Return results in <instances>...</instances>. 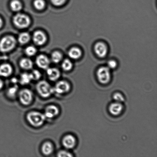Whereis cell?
<instances>
[{"label": "cell", "instance_id": "cell-1", "mask_svg": "<svg viewBox=\"0 0 157 157\" xmlns=\"http://www.w3.org/2000/svg\"><path fill=\"white\" fill-rule=\"evenodd\" d=\"M46 118L44 114L36 111L29 112L27 116V121L31 125L36 127L42 125Z\"/></svg>", "mask_w": 157, "mask_h": 157}, {"label": "cell", "instance_id": "cell-2", "mask_svg": "<svg viewBox=\"0 0 157 157\" xmlns=\"http://www.w3.org/2000/svg\"><path fill=\"white\" fill-rule=\"evenodd\" d=\"M36 89L39 94L44 98H47L54 92L53 88L47 82L40 81L36 85Z\"/></svg>", "mask_w": 157, "mask_h": 157}, {"label": "cell", "instance_id": "cell-3", "mask_svg": "<svg viewBox=\"0 0 157 157\" xmlns=\"http://www.w3.org/2000/svg\"><path fill=\"white\" fill-rule=\"evenodd\" d=\"M16 41L13 37L7 36L1 39L0 41V51L7 53L14 48L16 45Z\"/></svg>", "mask_w": 157, "mask_h": 157}, {"label": "cell", "instance_id": "cell-4", "mask_svg": "<svg viewBox=\"0 0 157 157\" xmlns=\"http://www.w3.org/2000/svg\"><path fill=\"white\" fill-rule=\"evenodd\" d=\"M13 22L17 27L25 29L29 27L31 23L30 18L24 14L18 13L13 18Z\"/></svg>", "mask_w": 157, "mask_h": 157}, {"label": "cell", "instance_id": "cell-5", "mask_svg": "<svg viewBox=\"0 0 157 157\" xmlns=\"http://www.w3.org/2000/svg\"><path fill=\"white\" fill-rule=\"evenodd\" d=\"M97 75L98 81L101 84H107L110 81V71L107 67H101L98 69Z\"/></svg>", "mask_w": 157, "mask_h": 157}, {"label": "cell", "instance_id": "cell-6", "mask_svg": "<svg viewBox=\"0 0 157 157\" xmlns=\"http://www.w3.org/2000/svg\"><path fill=\"white\" fill-rule=\"evenodd\" d=\"M19 98L21 104L25 105H29L33 99V93L29 89H24L20 92Z\"/></svg>", "mask_w": 157, "mask_h": 157}, {"label": "cell", "instance_id": "cell-7", "mask_svg": "<svg viewBox=\"0 0 157 157\" xmlns=\"http://www.w3.org/2000/svg\"><path fill=\"white\" fill-rule=\"evenodd\" d=\"M94 50L97 56L100 58H103L107 55L108 48L107 45L105 43L98 42L95 44L94 47Z\"/></svg>", "mask_w": 157, "mask_h": 157}, {"label": "cell", "instance_id": "cell-8", "mask_svg": "<svg viewBox=\"0 0 157 157\" xmlns=\"http://www.w3.org/2000/svg\"><path fill=\"white\" fill-rule=\"evenodd\" d=\"M71 88L70 84L67 81H62L58 82L53 88L54 91L58 94H63L69 91Z\"/></svg>", "mask_w": 157, "mask_h": 157}, {"label": "cell", "instance_id": "cell-9", "mask_svg": "<svg viewBox=\"0 0 157 157\" xmlns=\"http://www.w3.org/2000/svg\"><path fill=\"white\" fill-rule=\"evenodd\" d=\"M33 39L35 44L41 46L45 44L47 38L44 32L41 31H37L33 34Z\"/></svg>", "mask_w": 157, "mask_h": 157}, {"label": "cell", "instance_id": "cell-10", "mask_svg": "<svg viewBox=\"0 0 157 157\" xmlns=\"http://www.w3.org/2000/svg\"><path fill=\"white\" fill-rule=\"evenodd\" d=\"M76 141L74 136L71 135H66L62 140V144L67 149L73 148L76 145Z\"/></svg>", "mask_w": 157, "mask_h": 157}, {"label": "cell", "instance_id": "cell-11", "mask_svg": "<svg viewBox=\"0 0 157 157\" xmlns=\"http://www.w3.org/2000/svg\"><path fill=\"white\" fill-rule=\"evenodd\" d=\"M36 62L37 65L40 68L43 69L48 68L50 63L48 58L44 55L38 56L36 58Z\"/></svg>", "mask_w": 157, "mask_h": 157}, {"label": "cell", "instance_id": "cell-12", "mask_svg": "<svg viewBox=\"0 0 157 157\" xmlns=\"http://www.w3.org/2000/svg\"><path fill=\"white\" fill-rule=\"evenodd\" d=\"M59 113V109L54 105L47 106L45 109L44 115L46 118H52L56 117Z\"/></svg>", "mask_w": 157, "mask_h": 157}, {"label": "cell", "instance_id": "cell-13", "mask_svg": "<svg viewBox=\"0 0 157 157\" xmlns=\"http://www.w3.org/2000/svg\"><path fill=\"white\" fill-rule=\"evenodd\" d=\"M122 105L120 102H116L112 103L109 107V110L110 113L113 115H119L123 110Z\"/></svg>", "mask_w": 157, "mask_h": 157}, {"label": "cell", "instance_id": "cell-14", "mask_svg": "<svg viewBox=\"0 0 157 157\" xmlns=\"http://www.w3.org/2000/svg\"><path fill=\"white\" fill-rule=\"evenodd\" d=\"M12 67L10 64H2L0 66V76L3 77H7L12 74Z\"/></svg>", "mask_w": 157, "mask_h": 157}, {"label": "cell", "instance_id": "cell-15", "mask_svg": "<svg viewBox=\"0 0 157 157\" xmlns=\"http://www.w3.org/2000/svg\"><path fill=\"white\" fill-rule=\"evenodd\" d=\"M47 70V74L51 81H55L59 78L60 76V73L57 69L48 68Z\"/></svg>", "mask_w": 157, "mask_h": 157}, {"label": "cell", "instance_id": "cell-16", "mask_svg": "<svg viewBox=\"0 0 157 157\" xmlns=\"http://www.w3.org/2000/svg\"><path fill=\"white\" fill-rule=\"evenodd\" d=\"M82 55L81 49L78 47H73L69 51L68 55L71 58L74 59H79Z\"/></svg>", "mask_w": 157, "mask_h": 157}, {"label": "cell", "instance_id": "cell-17", "mask_svg": "<svg viewBox=\"0 0 157 157\" xmlns=\"http://www.w3.org/2000/svg\"><path fill=\"white\" fill-rule=\"evenodd\" d=\"M41 151L46 156L51 155L53 151V144L48 141L44 143L41 147Z\"/></svg>", "mask_w": 157, "mask_h": 157}, {"label": "cell", "instance_id": "cell-18", "mask_svg": "<svg viewBox=\"0 0 157 157\" xmlns=\"http://www.w3.org/2000/svg\"><path fill=\"white\" fill-rule=\"evenodd\" d=\"M20 66L21 68L25 70H30L32 68L33 63L30 59L28 58H24L20 61Z\"/></svg>", "mask_w": 157, "mask_h": 157}, {"label": "cell", "instance_id": "cell-19", "mask_svg": "<svg viewBox=\"0 0 157 157\" xmlns=\"http://www.w3.org/2000/svg\"><path fill=\"white\" fill-rule=\"evenodd\" d=\"M32 80L31 74L24 73L21 75L20 82L21 85H25L29 84Z\"/></svg>", "mask_w": 157, "mask_h": 157}, {"label": "cell", "instance_id": "cell-20", "mask_svg": "<svg viewBox=\"0 0 157 157\" xmlns=\"http://www.w3.org/2000/svg\"><path fill=\"white\" fill-rule=\"evenodd\" d=\"M11 9L14 12H18L22 9V6L21 2L18 0H13L10 4Z\"/></svg>", "mask_w": 157, "mask_h": 157}, {"label": "cell", "instance_id": "cell-21", "mask_svg": "<svg viewBox=\"0 0 157 157\" xmlns=\"http://www.w3.org/2000/svg\"><path fill=\"white\" fill-rule=\"evenodd\" d=\"M30 36L29 34L26 32L20 34L18 36V40L20 44H25L30 41Z\"/></svg>", "mask_w": 157, "mask_h": 157}, {"label": "cell", "instance_id": "cell-22", "mask_svg": "<svg viewBox=\"0 0 157 157\" xmlns=\"http://www.w3.org/2000/svg\"><path fill=\"white\" fill-rule=\"evenodd\" d=\"M18 90V86L15 85L9 88L7 91V95L9 98H15Z\"/></svg>", "mask_w": 157, "mask_h": 157}, {"label": "cell", "instance_id": "cell-23", "mask_svg": "<svg viewBox=\"0 0 157 157\" xmlns=\"http://www.w3.org/2000/svg\"><path fill=\"white\" fill-rule=\"evenodd\" d=\"M62 59V55L59 52H54L52 55V59L54 63H57Z\"/></svg>", "mask_w": 157, "mask_h": 157}, {"label": "cell", "instance_id": "cell-24", "mask_svg": "<svg viewBox=\"0 0 157 157\" xmlns=\"http://www.w3.org/2000/svg\"><path fill=\"white\" fill-rule=\"evenodd\" d=\"M73 66L71 61L69 59H66L63 61L62 67L63 70L65 71H67L71 70Z\"/></svg>", "mask_w": 157, "mask_h": 157}, {"label": "cell", "instance_id": "cell-25", "mask_svg": "<svg viewBox=\"0 0 157 157\" xmlns=\"http://www.w3.org/2000/svg\"><path fill=\"white\" fill-rule=\"evenodd\" d=\"M33 5L35 9L38 10H42L45 7V3L44 0H35Z\"/></svg>", "mask_w": 157, "mask_h": 157}, {"label": "cell", "instance_id": "cell-26", "mask_svg": "<svg viewBox=\"0 0 157 157\" xmlns=\"http://www.w3.org/2000/svg\"><path fill=\"white\" fill-rule=\"evenodd\" d=\"M25 52L28 56H33L36 53V49L33 46H29L25 49Z\"/></svg>", "mask_w": 157, "mask_h": 157}, {"label": "cell", "instance_id": "cell-27", "mask_svg": "<svg viewBox=\"0 0 157 157\" xmlns=\"http://www.w3.org/2000/svg\"><path fill=\"white\" fill-rule=\"evenodd\" d=\"M113 99L115 100L116 102L121 103L123 102L124 100V96L121 94L118 93H116L113 95Z\"/></svg>", "mask_w": 157, "mask_h": 157}, {"label": "cell", "instance_id": "cell-28", "mask_svg": "<svg viewBox=\"0 0 157 157\" xmlns=\"http://www.w3.org/2000/svg\"><path fill=\"white\" fill-rule=\"evenodd\" d=\"M31 75H32V79L34 80L35 81L39 79L41 76L40 73L36 70H34Z\"/></svg>", "mask_w": 157, "mask_h": 157}, {"label": "cell", "instance_id": "cell-29", "mask_svg": "<svg viewBox=\"0 0 157 157\" xmlns=\"http://www.w3.org/2000/svg\"><path fill=\"white\" fill-rule=\"evenodd\" d=\"M57 156L59 157H71L73 156L71 153L64 150L60 151L58 152L57 154Z\"/></svg>", "mask_w": 157, "mask_h": 157}, {"label": "cell", "instance_id": "cell-30", "mask_svg": "<svg viewBox=\"0 0 157 157\" xmlns=\"http://www.w3.org/2000/svg\"><path fill=\"white\" fill-rule=\"evenodd\" d=\"M117 64L116 61L114 60H110L107 63V67L110 69V70H113L117 67Z\"/></svg>", "mask_w": 157, "mask_h": 157}, {"label": "cell", "instance_id": "cell-31", "mask_svg": "<svg viewBox=\"0 0 157 157\" xmlns=\"http://www.w3.org/2000/svg\"><path fill=\"white\" fill-rule=\"evenodd\" d=\"M67 0H51V2L54 5L60 6L63 5L65 3Z\"/></svg>", "mask_w": 157, "mask_h": 157}, {"label": "cell", "instance_id": "cell-32", "mask_svg": "<svg viewBox=\"0 0 157 157\" xmlns=\"http://www.w3.org/2000/svg\"><path fill=\"white\" fill-rule=\"evenodd\" d=\"M3 86H4V82L0 78V90L2 88Z\"/></svg>", "mask_w": 157, "mask_h": 157}, {"label": "cell", "instance_id": "cell-33", "mask_svg": "<svg viewBox=\"0 0 157 157\" xmlns=\"http://www.w3.org/2000/svg\"><path fill=\"white\" fill-rule=\"evenodd\" d=\"M11 81L12 83H14V84H16L18 80L16 78H12Z\"/></svg>", "mask_w": 157, "mask_h": 157}, {"label": "cell", "instance_id": "cell-34", "mask_svg": "<svg viewBox=\"0 0 157 157\" xmlns=\"http://www.w3.org/2000/svg\"><path fill=\"white\" fill-rule=\"evenodd\" d=\"M3 21L2 19V18L0 17V29L2 27L3 25Z\"/></svg>", "mask_w": 157, "mask_h": 157}, {"label": "cell", "instance_id": "cell-35", "mask_svg": "<svg viewBox=\"0 0 157 157\" xmlns=\"http://www.w3.org/2000/svg\"><path fill=\"white\" fill-rule=\"evenodd\" d=\"M1 57H0V60H1Z\"/></svg>", "mask_w": 157, "mask_h": 157}]
</instances>
